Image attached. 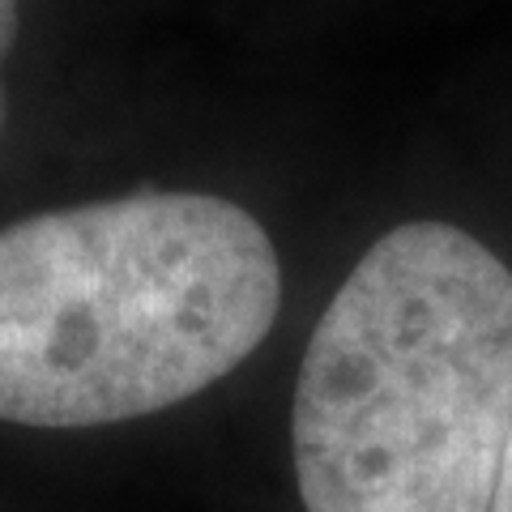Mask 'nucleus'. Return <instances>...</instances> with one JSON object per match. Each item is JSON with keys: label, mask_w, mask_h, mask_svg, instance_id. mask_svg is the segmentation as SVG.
Wrapping results in <instances>:
<instances>
[{"label": "nucleus", "mask_w": 512, "mask_h": 512, "mask_svg": "<svg viewBox=\"0 0 512 512\" xmlns=\"http://www.w3.org/2000/svg\"><path fill=\"white\" fill-rule=\"evenodd\" d=\"M269 231L214 192H128L0 231V423L146 419L231 376L269 338Z\"/></svg>", "instance_id": "f257e3e1"}, {"label": "nucleus", "mask_w": 512, "mask_h": 512, "mask_svg": "<svg viewBox=\"0 0 512 512\" xmlns=\"http://www.w3.org/2000/svg\"><path fill=\"white\" fill-rule=\"evenodd\" d=\"M512 427V269L448 222L384 231L295 380L303 512H491Z\"/></svg>", "instance_id": "f03ea898"}, {"label": "nucleus", "mask_w": 512, "mask_h": 512, "mask_svg": "<svg viewBox=\"0 0 512 512\" xmlns=\"http://www.w3.org/2000/svg\"><path fill=\"white\" fill-rule=\"evenodd\" d=\"M18 26H22V0H0V73L5 60L18 43ZM0 128H5V77H0Z\"/></svg>", "instance_id": "7ed1b4c3"}, {"label": "nucleus", "mask_w": 512, "mask_h": 512, "mask_svg": "<svg viewBox=\"0 0 512 512\" xmlns=\"http://www.w3.org/2000/svg\"><path fill=\"white\" fill-rule=\"evenodd\" d=\"M491 512H512V427H508V444H504L500 483H495V500H491Z\"/></svg>", "instance_id": "20e7f679"}]
</instances>
